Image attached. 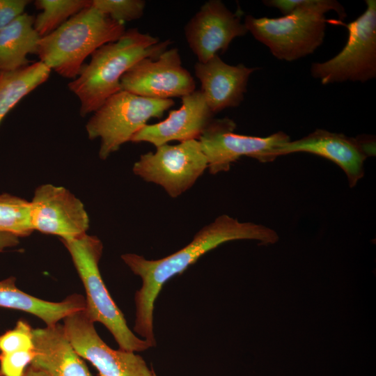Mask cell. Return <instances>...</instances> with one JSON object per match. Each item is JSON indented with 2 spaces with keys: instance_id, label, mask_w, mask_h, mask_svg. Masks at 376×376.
Returning a JSON list of instances; mask_svg holds the SVG:
<instances>
[{
  "instance_id": "6da1fadb",
  "label": "cell",
  "mask_w": 376,
  "mask_h": 376,
  "mask_svg": "<svg viewBox=\"0 0 376 376\" xmlns=\"http://www.w3.org/2000/svg\"><path fill=\"white\" fill-rule=\"evenodd\" d=\"M276 232L264 225L241 222L222 214L203 227L193 240L178 251L158 260H147L135 253H125L121 258L131 271L140 276L141 288L136 292V319L134 331L149 343L156 344L153 331L155 301L163 285L182 273L207 251L232 240H253L262 245L278 242Z\"/></svg>"
},
{
  "instance_id": "7a4b0ae2",
  "label": "cell",
  "mask_w": 376,
  "mask_h": 376,
  "mask_svg": "<svg viewBox=\"0 0 376 376\" xmlns=\"http://www.w3.org/2000/svg\"><path fill=\"white\" fill-rule=\"evenodd\" d=\"M169 40L159 39L137 29H130L116 41L95 51L68 86L80 101V116L95 111L109 97L121 91L122 76L146 57H157L167 49Z\"/></svg>"
},
{
  "instance_id": "3957f363",
  "label": "cell",
  "mask_w": 376,
  "mask_h": 376,
  "mask_svg": "<svg viewBox=\"0 0 376 376\" xmlns=\"http://www.w3.org/2000/svg\"><path fill=\"white\" fill-rule=\"evenodd\" d=\"M333 10L340 21L344 7L335 0H300L297 8L280 17H245L244 24L252 36L266 45L279 60L292 61L313 54L323 42L327 19Z\"/></svg>"
},
{
  "instance_id": "277c9868",
  "label": "cell",
  "mask_w": 376,
  "mask_h": 376,
  "mask_svg": "<svg viewBox=\"0 0 376 376\" xmlns=\"http://www.w3.org/2000/svg\"><path fill=\"white\" fill-rule=\"evenodd\" d=\"M125 31L124 23L113 20L91 4L42 37L37 55L40 62L59 75L75 79L87 56L118 40Z\"/></svg>"
},
{
  "instance_id": "5b68a950",
  "label": "cell",
  "mask_w": 376,
  "mask_h": 376,
  "mask_svg": "<svg viewBox=\"0 0 376 376\" xmlns=\"http://www.w3.org/2000/svg\"><path fill=\"white\" fill-rule=\"evenodd\" d=\"M61 241L69 252L84 285V311L91 320L102 324L112 334L120 350L134 352L150 347L148 342L140 339L130 330L102 280L99 269L103 251L101 240L86 233Z\"/></svg>"
},
{
  "instance_id": "8992f818",
  "label": "cell",
  "mask_w": 376,
  "mask_h": 376,
  "mask_svg": "<svg viewBox=\"0 0 376 376\" xmlns=\"http://www.w3.org/2000/svg\"><path fill=\"white\" fill-rule=\"evenodd\" d=\"M174 105L172 99L145 97L120 91L106 100L86 125L91 140L100 139L99 157L105 160L152 118H162Z\"/></svg>"
},
{
  "instance_id": "52a82bcc",
  "label": "cell",
  "mask_w": 376,
  "mask_h": 376,
  "mask_svg": "<svg viewBox=\"0 0 376 376\" xmlns=\"http://www.w3.org/2000/svg\"><path fill=\"white\" fill-rule=\"evenodd\" d=\"M365 11L350 23L327 20L347 28L348 38L334 57L313 63L311 76L322 84L345 81L366 82L376 77V1L366 0Z\"/></svg>"
},
{
  "instance_id": "ba28073f",
  "label": "cell",
  "mask_w": 376,
  "mask_h": 376,
  "mask_svg": "<svg viewBox=\"0 0 376 376\" xmlns=\"http://www.w3.org/2000/svg\"><path fill=\"white\" fill-rule=\"evenodd\" d=\"M207 169V158L197 139L168 143L140 156L133 173L146 182L160 185L171 198L189 189Z\"/></svg>"
},
{
  "instance_id": "9c48e42d",
  "label": "cell",
  "mask_w": 376,
  "mask_h": 376,
  "mask_svg": "<svg viewBox=\"0 0 376 376\" xmlns=\"http://www.w3.org/2000/svg\"><path fill=\"white\" fill-rule=\"evenodd\" d=\"M236 123L228 118L212 119L198 139L212 175L229 171L231 164L241 157L254 158L260 162L274 161V150L290 141L279 131L265 137L235 133Z\"/></svg>"
},
{
  "instance_id": "30bf717a",
  "label": "cell",
  "mask_w": 376,
  "mask_h": 376,
  "mask_svg": "<svg viewBox=\"0 0 376 376\" xmlns=\"http://www.w3.org/2000/svg\"><path fill=\"white\" fill-rule=\"evenodd\" d=\"M66 335L76 352L88 361L100 376H152L144 359L134 352L113 350L99 336L85 311L63 319Z\"/></svg>"
},
{
  "instance_id": "8fae6325",
  "label": "cell",
  "mask_w": 376,
  "mask_h": 376,
  "mask_svg": "<svg viewBox=\"0 0 376 376\" xmlns=\"http://www.w3.org/2000/svg\"><path fill=\"white\" fill-rule=\"evenodd\" d=\"M120 86L121 91L136 95L166 100L191 93L196 83L182 65L178 49L172 48L138 61L122 76Z\"/></svg>"
},
{
  "instance_id": "7c38bea8",
  "label": "cell",
  "mask_w": 376,
  "mask_h": 376,
  "mask_svg": "<svg viewBox=\"0 0 376 376\" xmlns=\"http://www.w3.org/2000/svg\"><path fill=\"white\" fill-rule=\"evenodd\" d=\"M295 152L316 155L335 163L345 172L352 188L364 175L366 159L375 153V141L373 137H350L318 129L303 138L279 146L274 156L276 158Z\"/></svg>"
},
{
  "instance_id": "4fadbf2b",
  "label": "cell",
  "mask_w": 376,
  "mask_h": 376,
  "mask_svg": "<svg viewBox=\"0 0 376 376\" xmlns=\"http://www.w3.org/2000/svg\"><path fill=\"white\" fill-rule=\"evenodd\" d=\"M32 228L70 240L87 233L89 217L83 203L68 189L52 184L38 187L30 201Z\"/></svg>"
},
{
  "instance_id": "5bb4252c",
  "label": "cell",
  "mask_w": 376,
  "mask_h": 376,
  "mask_svg": "<svg viewBox=\"0 0 376 376\" xmlns=\"http://www.w3.org/2000/svg\"><path fill=\"white\" fill-rule=\"evenodd\" d=\"M242 13L240 8L231 12L219 0H210L201 7L185 27L187 44L198 62L224 53L235 38L247 33Z\"/></svg>"
},
{
  "instance_id": "9a60e30c",
  "label": "cell",
  "mask_w": 376,
  "mask_h": 376,
  "mask_svg": "<svg viewBox=\"0 0 376 376\" xmlns=\"http://www.w3.org/2000/svg\"><path fill=\"white\" fill-rule=\"evenodd\" d=\"M181 98L179 109L170 111L168 117L162 121L146 125L130 141L147 142L157 148L172 141L198 140L213 119L214 113L201 90Z\"/></svg>"
},
{
  "instance_id": "2e32d148",
  "label": "cell",
  "mask_w": 376,
  "mask_h": 376,
  "mask_svg": "<svg viewBox=\"0 0 376 376\" xmlns=\"http://www.w3.org/2000/svg\"><path fill=\"white\" fill-rule=\"evenodd\" d=\"M256 70L242 63L228 64L219 55L194 65L196 77L201 84V91L214 114L241 104L249 77Z\"/></svg>"
},
{
  "instance_id": "e0dca14e",
  "label": "cell",
  "mask_w": 376,
  "mask_h": 376,
  "mask_svg": "<svg viewBox=\"0 0 376 376\" xmlns=\"http://www.w3.org/2000/svg\"><path fill=\"white\" fill-rule=\"evenodd\" d=\"M33 340L36 354L30 365L48 376H93L63 324L33 329Z\"/></svg>"
},
{
  "instance_id": "ac0fdd59",
  "label": "cell",
  "mask_w": 376,
  "mask_h": 376,
  "mask_svg": "<svg viewBox=\"0 0 376 376\" xmlns=\"http://www.w3.org/2000/svg\"><path fill=\"white\" fill-rule=\"evenodd\" d=\"M13 276L0 281V307L21 311L52 325L75 312L85 310L84 296L73 294L58 302L45 301L22 291Z\"/></svg>"
},
{
  "instance_id": "d6986e66",
  "label": "cell",
  "mask_w": 376,
  "mask_h": 376,
  "mask_svg": "<svg viewBox=\"0 0 376 376\" xmlns=\"http://www.w3.org/2000/svg\"><path fill=\"white\" fill-rule=\"evenodd\" d=\"M35 16L23 13L0 30V72H10L31 63L29 54H38L41 38L33 27Z\"/></svg>"
},
{
  "instance_id": "ffe728a7",
  "label": "cell",
  "mask_w": 376,
  "mask_h": 376,
  "mask_svg": "<svg viewBox=\"0 0 376 376\" xmlns=\"http://www.w3.org/2000/svg\"><path fill=\"white\" fill-rule=\"evenodd\" d=\"M51 70L38 61L16 70L0 72V124L22 98L48 79Z\"/></svg>"
},
{
  "instance_id": "44dd1931",
  "label": "cell",
  "mask_w": 376,
  "mask_h": 376,
  "mask_svg": "<svg viewBox=\"0 0 376 376\" xmlns=\"http://www.w3.org/2000/svg\"><path fill=\"white\" fill-rule=\"evenodd\" d=\"M35 6L42 11L33 27L42 38L54 31L68 19L91 5V0H37Z\"/></svg>"
},
{
  "instance_id": "7402d4cb",
  "label": "cell",
  "mask_w": 376,
  "mask_h": 376,
  "mask_svg": "<svg viewBox=\"0 0 376 376\" xmlns=\"http://www.w3.org/2000/svg\"><path fill=\"white\" fill-rule=\"evenodd\" d=\"M33 231L30 202L10 194H0V232L19 238L29 236Z\"/></svg>"
},
{
  "instance_id": "603a6c76",
  "label": "cell",
  "mask_w": 376,
  "mask_h": 376,
  "mask_svg": "<svg viewBox=\"0 0 376 376\" xmlns=\"http://www.w3.org/2000/svg\"><path fill=\"white\" fill-rule=\"evenodd\" d=\"M91 4L113 20L123 23L141 18L146 6L142 0H92Z\"/></svg>"
},
{
  "instance_id": "cb8c5ba5",
  "label": "cell",
  "mask_w": 376,
  "mask_h": 376,
  "mask_svg": "<svg viewBox=\"0 0 376 376\" xmlns=\"http://www.w3.org/2000/svg\"><path fill=\"white\" fill-rule=\"evenodd\" d=\"M35 354V347L0 353V376H22Z\"/></svg>"
},
{
  "instance_id": "d4e9b609",
  "label": "cell",
  "mask_w": 376,
  "mask_h": 376,
  "mask_svg": "<svg viewBox=\"0 0 376 376\" xmlns=\"http://www.w3.org/2000/svg\"><path fill=\"white\" fill-rule=\"evenodd\" d=\"M29 0H0V30L24 13Z\"/></svg>"
},
{
  "instance_id": "484cf974",
  "label": "cell",
  "mask_w": 376,
  "mask_h": 376,
  "mask_svg": "<svg viewBox=\"0 0 376 376\" xmlns=\"http://www.w3.org/2000/svg\"><path fill=\"white\" fill-rule=\"evenodd\" d=\"M19 244V237L5 232H0V252L6 248L13 247Z\"/></svg>"
},
{
  "instance_id": "4316f807",
  "label": "cell",
  "mask_w": 376,
  "mask_h": 376,
  "mask_svg": "<svg viewBox=\"0 0 376 376\" xmlns=\"http://www.w3.org/2000/svg\"><path fill=\"white\" fill-rule=\"evenodd\" d=\"M22 376H48L43 371L29 365L25 370Z\"/></svg>"
},
{
  "instance_id": "83f0119b",
  "label": "cell",
  "mask_w": 376,
  "mask_h": 376,
  "mask_svg": "<svg viewBox=\"0 0 376 376\" xmlns=\"http://www.w3.org/2000/svg\"><path fill=\"white\" fill-rule=\"evenodd\" d=\"M152 376H157V375L155 374V373L154 371H153Z\"/></svg>"
},
{
  "instance_id": "f1b7e54d",
  "label": "cell",
  "mask_w": 376,
  "mask_h": 376,
  "mask_svg": "<svg viewBox=\"0 0 376 376\" xmlns=\"http://www.w3.org/2000/svg\"><path fill=\"white\" fill-rule=\"evenodd\" d=\"M96 376H100L99 375H96Z\"/></svg>"
}]
</instances>
